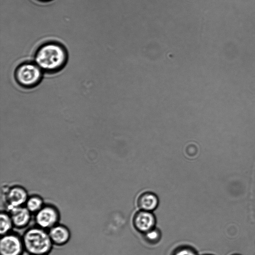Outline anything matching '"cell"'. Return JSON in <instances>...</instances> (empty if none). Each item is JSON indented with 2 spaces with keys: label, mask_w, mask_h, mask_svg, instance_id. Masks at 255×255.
<instances>
[{
  "label": "cell",
  "mask_w": 255,
  "mask_h": 255,
  "mask_svg": "<svg viewBox=\"0 0 255 255\" xmlns=\"http://www.w3.org/2000/svg\"><path fill=\"white\" fill-rule=\"evenodd\" d=\"M68 54L66 47L55 41L45 42L35 51L34 61L44 73L53 74L61 71L66 66Z\"/></svg>",
  "instance_id": "obj_1"
},
{
  "label": "cell",
  "mask_w": 255,
  "mask_h": 255,
  "mask_svg": "<svg viewBox=\"0 0 255 255\" xmlns=\"http://www.w3.org/2000/svg\"><path fill=\"white\" fill-rule=\"evenodd\" d=\"M21 236L28 255H49L53 249L48 231L36 225L26 229Z\"/></svg>",
  "instance_id": "obj_2"
},
{
  "label": "cell",
  "mask_w": 255,
  "mask_h": 255,
  "mask_svg": "<svg viewBox=\"0 0 255 255\" xmlns=\"http://www.w3.org/2000/svg\"><path fill=\"white\" fill-rule=\"evenodd\" d=\"M43 73L34 61H25L16 67L14 78L20 87L30 89L39 84L42 79Z\"/></svg>",
  "instance_id": "obj_3"
},
{
  "label": "cell",
  "mask_w": 255,
  "mask_h": 255,
  "mask_svg": "<svg viewBox=\"0 0 255 255\" xmlns=\"http://www.w3.org/2000/svg\"><path fill=\"white\" fill-rule=\"evenodd\" d=\"M60 219L59 210L51 204H45L34 215L35 225L47 231L59 223Z\"/></svg>",
  "instance_id": "obj_4"
},
{
  "label": "cell",
  "mask_w": 255,
  "mask_h": 255,
  "mask_svg": "<svg viewBox=\"0 0 255 255\" xmlns=\"http://www.w3.org/2000/svg\"><path fill=\"white\" fill-rule=\"evenodd\" d=\"M0 236V255H22L25 250L21 236L12 231Z\"/></svg>",
  "instance_id": "obj_5"
},
{
  "label": "cell",
  "mask_w": 255,
  "mask_h": 255,
  "mask_svg": "<svg viewBox=\"0 0 255 255\" xmlns=\"http://www.w3.org/2000/svg\"><path fill=\"white\" fill-rule=\"evenodd\" d=\"M156 218L152 212L139 210L133 215L132 225L141 235L156 227Z\"/></svg>",
  "instance_id": "obj_6"
},
{
  "label": "cell",
  "mask_w": 255,
  "mask_h": 255,
  "mask_svg": "<svg viewBox=\"0 0 255 255\" xmlns=\"http://www.w3.org/2000/svg\"><path fill=\"white\" fill-rule=\"evenodd\" d=\"M7 211L10 215L14 229L23 230L30 224L32 214L24 206L14 208Z\"/></svg>",
  "instance_id": "obj_7"
},
{
  "label": "cell",
  "mask_w": 255,
  "mask_h": 255,
  "mask_svg": "<svg viewBox=\"0 0 255 255\" xmlns=\"http://www.w3.org/2000/svg\"><path fill=\"white\" fill-rule=\"evenodd\" d=\"M28 198L26 192L22 188L16 187L9 190L4 197L6 211L24 206Z\"/></svg>",
  "instance_id": "obj_8"
},
{
  "label": "cell",
  "mask_w": 255,
  "mask_h": 255,
  "mask_svg": "<svg viewBox=\"0 0 255 255\" xmlns=\"http://www.w3.org/2000/svg\"><path fill=\"white\" fill-rule=\"evenodd\" d=\"M48 234L54 246L62 247L69 242L71 234L65 225L58 223L48 230Z\"/></svg>",
  "instance_id": "obj_9"
},
{
  "label": "cell",
  "mask_w": 255,
  "mask_h": 255,
  "mask_svg": "<svg viewBox=\"0 0 255 255\" xmlns=\"http://www.w3.org/2000/svg\"><path fill=\"white\" fill-rule=\"evenodd\" d=\"M136 204L139 210L153 212L157 208L159 200L154 193L145 192L138 196Z\"/></svg>",
  "instance_id": "obj_10"
},
{
  "label": "cell",
  "mask_w": 255,
  "mask_h": 255,
  "mask_svg": "<svg viewBox=\"0 0 255 255\" xmlns=\"http://www.w3.org/2000/svg\"><path fill=\"white\" fill-rule=\"evenodd\" d=\"M13 224L9 212L1 211L0 214V234L2 236L12 232Z\"/></svg>",
  "instance_id": "obj_11"
},
{
  "label": "cell",
  "mask_w": 255,
  "mask_h": 255,
  "mask_svg": "<svg viewBox=\"0 0 255 255\" xmlns=\"http://www.w3.org/2000/svg\"><path fill=\"white\" fill-rule=\"evenodd\" d=\"M45 205L42 199L39 196H33L28 197L24 206L34 215Z\"/></svg>",
  "instance_id": "obj_12"
},
{
  "label": "cell",
  "mask_w": 255,
  "mask_h": 255,
  "mask_svg": "<svg viewBox=\"0 0 255 255\" xmlns=\"http://www.w3.org/2000/svg\"><path fill=\"white\" fill-rule=\"evenodd\" d=\"M144 242L150 245L158 244L162 238V233L159 229L155 227L142 235Z\"/></svg>",
  "instance_id": "obj_13"
},
{
  "label": "cell",
  "mask_w": 255,
  "mask_h": 255,
  "mask_svg": "<svg viewBox=\"0 0 255 255\" xmlns=\"http://www.w3.org/2000/svg\"><path fill=\"white\" fill-rule=\"evenodd\" d=\"M170 255H198V254L192 246L182 245L175 248Z\"/></svg>",
  "instance_id": "obj_14"
},
{
  "label": "cell",
  "mask_w": 255,
  "mask_h": 255,
  "mask_svg": "<svg viewBox=\"0 0 255 255\" xmlns=\"http://www.w3.org/2000/svg\"><path fill=\"white\" fill-rule=\"evenodd\" d=\"M39 1H42V2H47V1H50V0H38Z\"/></svg>",
  "instance_id": "obj_15"
},
{
  "label": "cell",
  "mask_w": 255,
  "mask_h": 255,
  "mask_svg": "<svg viewBox=\"0 0 255 255\" xmlns=\"http://www.w3.org/2000/svg\"><path fill=\"white\" fill-rule=\"evenodd\" d=\"M238 255V254H234V255Z\"/></svg>",
  "instance_id": "obj_16"
},
{
  "label": "cell",
  "mask_w": 255,
  "mask_h": 255,
  "mask_svg": "<svg viewBox=\"0 0 255 255\" xmlns=\"http://www.w3.org/2000/svg\"><path fill=\"white\" fill-rule=\"evenodd\" d=\"M212 255L206 254V255Z\"/></svg>",
  "instance_id": "obj_17"
}]
</instances>
